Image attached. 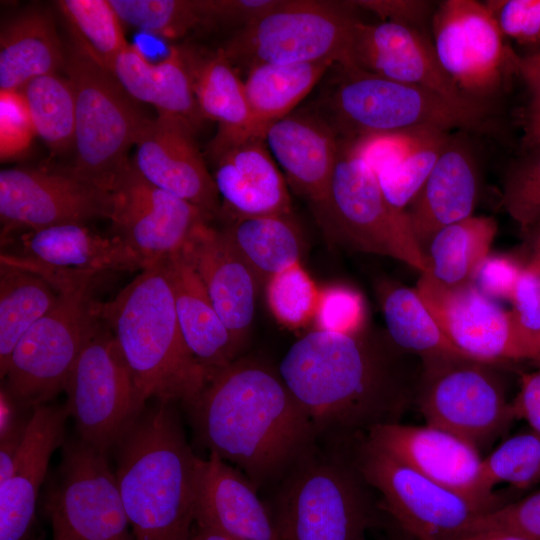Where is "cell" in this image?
<instances>
[{"label":"cell","instance_id":"1","mask_svg":"<svg viewBox=\"0 0 540 540\" xmlns=\"http://www.w3.org/2000/svg\"><path fill=\"white\" fill-rule=\"evenodd\" d=\"M198 439L258 489L283 477L318 434L278 371L251 359L215 370L186 405Z\"/></svg>","mask_w":540,"mask_h":540},{"label":"cell","instance_id":"2","mask_svg":"<svg viewBox=\"0 0 540 540\" xmlns=\"http://www.w3.org/2000/svg\"><path fill=\"white\" fill-rule=\"evenodd\" d=\"M391 347L363 334L315 329L295 341L278 373L317 434L355 437L399 422L412 397Z\"/></svg>","mask_w":540,"mask_h":540},{"label":"cell","instance_id":"3","mask_svg":"<svg viewBox=\"0 0 540 540\" xmlns=\"http://www.w3.org/2000/svg\"><path fill=\"white\" fill-rule=\"evenodd\" d=\"M116 447L115 477L134 540H189L202 458L173 404L146 405Z\"/></svg>","mask_w":540,"mask_h":540},{"label":"cell","instance_id":"4","mask_svg":"<svg viewBox=\"0 0 540 540\" xmlns=\"http://www.w3.org/2000/svg\"><path fill=\"white\" fill-rule=\"evenodd\" d=\"M96 308L147 403L186 406L197 397L212 373L185 344L163 261L141 270L113 299L97 302Z\"/></svg>","mask_w":540,"mask_h":540},{"label":"cell","instance_id":"5","mask_svg":"<svg viewBox=\"0 0 540 540\" xmlns=\"http://www.w3.org/2000/svg\"><path fill=\"white\" fill-rule=\"evenodd\" d=\"M315 444L283 476L275 519L282 540H365L371 497L352 451Z\"/></svg>","mask_w":540,"mask_h":540},{"label":"cell","instance_id":"6","mask_svg":"<svg viewBox=\"0 0 540 540\" xmlns=\"http://www.w3.org/2000/svg\"><path fill=\"white\" fill-rule=\"evenodd\" d=\"M338 67L343 77L319 113L340 137L420 129L480 131L488 126L482 105L464 107L424 87Z\"/></svg>","mask_w":540,"mask_h":540},{"label":"cell","instance_id":"7","mask_svg":"<svg viewBox=\"0 0 540 540\" xmlns=\"http://www.w3.org/2000/svg\"><path fill=\"white\" fill-rule=\"evenodd\" d=\"M75 94L77 177L112 193L131 164L128 152L148 119L111 71L76 44L66 62Z\"/></svg>","mask_w":540,"mask_h":540},{"label":"cell","instance_id":"8","mask_svg":"<svg viewBox=\"0 0 540 540\" xmlns=\"http://www.w3.org/2000/svg\"><path fill=\"white\" fill-rule=\"evenodd\" d=\"M94 276L62 284L54 307L18 341L2 380L22 404L35 408L64 391L68 377L99 318Z\"/></svg>","mask_w":540,"mask_h":540},{"label":"cell","instance_id":"9","mask_svg":"<svg viewBox=\"0 0 540 540\" xmlns=\"http://www.w3.org/2000/svg\"><path fill=\"white\" fill-rule=\"evenodd\" d=\"M345 6L344 2L282 0L239 28L220 50L236 70L322 61L347 67L357 19Z\"/></svg>","mask_w":540,"mask_h":540},{"label":"cell","instance_id":"10","mask_svg":"<svg viewBox=\"0 0 540 540\" xmlns=\"http://www.w3.org/2000/svg\"><path fill=\"white\" fill-rule=\"evenodd\" d=\"M321 214L330 230L351 247L402 261L421 274L426 271V256L406 211L389 204L375 173L349 138L340 137Z\"/></svg>","mask_w":540,"mask_h":540},{"label":"cell","instance_id":"11","mask_svg":"<svg viewBox=\"0 0 540 540\" xmlns=\"http://www.w3.org/2000/svg\"><path fill=\"white\" fill-rule=\"evenodd\" d=\"M421 360L415 393L426 424L450 431L479 449L503 435L514 418L495 364L464 356Z\"/></svg>","mask_w":540,"mask_h":540},{"label":"cell","instance_id":"12","mask_svg":"<svg viewBox=\"0 0 540 540\" xmlns=\"http://www.w3.org/2000/svg\"><path fill=\"white\" fill-rule=\"evenodd\" d=\"M64 391V405L79 439L105 454L118 445L147 405L118 344L100 319Z\"/></svg>","mask_w":540,"mask_h":540},{"label":"cell","instance_id":"13","mask_svg":"<svg viewBox=\"0 0 540 540\" xmlns=\"http://www.w3.org/2000/svg\"><path fill=\"white\" fill-rule=\"evenodd\" d=\"M353 447L362 477L382 495L385 509L415 540H445L488 513L375 446L366 436L358 435Z\"/></svg>","mask_w":540,"mask_h":540},{"label":"cell","instance_id":"14","mask_svg":"<svg viewBox=\"0 0 540 540\" xmlns=\"http://www.w3.org/2000/svg\"><path fill=\"white\" fill-rule=\"evenodd\" d=\"M112 193L69 169L10 168L0 172L1 240L63 224L110 219Z\"/></svg>","mask_w":540,"mask_h":540},{"label":"cell","instance_id":"15","mask_svg":"<svg viewBox=\"0 0 540 540\" xmlns=\"http://www.w3.org/2000/svg\"><path fill=\"white\" fill-rule=\"evenodd\" d=\"M47 512L74 540H134L107 454L80 439L64 444Z\"/></svg>","mask_w":540,"mask_h":540},{"label":"cell","instance_id":"16","mask_svg":"<svg viewBox=\"0 0 540 540\" xmlns=\"http://www.w3.org/2000/svg\"><path fill=\"white\" fill-rule=\"evenodd\" d=\"M112 235L144 263L145 268L179 254L207 215L192 203L154 186L132 161L112 192Z\"/></svg>","mask_w":540,"mask_h":540},{"label":"cell","instance_id":"17","mask_svg":"<svg viewBox=\"0 0 540 540\" xmlns=\"http://www.w3.org/2000/svg\"><path fill=\"white\" fill-rule=\"evenodd\" d=\"M366 438L427 478L463 495L488 512L510 502L486 486L480 449L450 431L428 424L414 426L395 422L371 428Z\"/></svg>","mask_w":540,"mask_h":540},{"label":"cell","instance_id":"18","mask_svg":"<svg viewBox=\"0 0 540 540\" xmlns=\"http://www.w3.org/2000/svg\"><path fill=\"white\" fill-rule=\"evenodd\" d=\"M434 49L449 77L469 97L494 90L507 46L492 12L474 0H447L433 18Z\"/></svg>","mask_w":540,"mask_h":540},{"label":"cell","instance_id":"19","mask_svg":"<svg viewBox=\"0 0 540 540\" xmlns=\"http://www.w3.org/2000/svg\"><path fill=\"white\" fill-rule=\"evenodd\" d=\"M415 288L445 336L468 358L495 365L531 360L514 327L511 311L474 283L444 289L419 279Z\"/></svg>","mask_w":540,"mask_h":540},{"label":"cell","instance_id":"20","mask_svg":"<svg viewBox=\"0 0 540 540\" xmlns=\"http://www.w3.org/2000/svg\"><path fill=\"white\" fill-rule=\"evenodd\" d=\"M0 263L34 272L97 276L109 271L143 270L142 260L114 235L86 224H63L1 240Z\"/></svg>","mask_w":540,"mask_h":540},{"label":"cell","instance_id":"21","mask_svg":"<svg viewBox=\"0 0 540 540\" xmlns=\"http://www.w3.org/2000/svg\"><path fill=\"white\" fill-rule=\"evenodd\" d=\"M347 67L430 89L464 107L481 105L449 77L434 46L413 26L391 21L367 24L356 20Z\"/></svg>","mask_w":540,"mask_h":540},{"label":"cell","instance_id":"22","mask_svg":"<svg viewBox=\"0 0 540 540\" xmlns=\"http://www.w3.org/2000/svg\"><path fill=\"white\" fill-rule=\"evenodd\" d=\"M193 132L173 117L158 114L148 118L136 138L132 163L148 182L192 203L209 217L218 210L219 194Z\"/></svg>","mask_w":540,"mask_h":540},{"label":"cell","instance_id":"23","mask_svg":"<svg viewBox=\"0 0 540 540\" xmlns=\"http://www.w3.org/2000/svg\"><path fill=\"white\" fill-rule=\"evenodd\" d=\"M209 150L216 189L234 219L290 214L286 183L265 139L212 142Z\"/></svg>","mask_w":540,"mask_h":540},{"label":"cell","instance_id":"24","mask_svg":"<svg viewBox=\"0 0 540 540\" xmlns=\"http://www.w3.org/2000/svg\"><path fill=\"white\" fill-rule=\"evenodd\" d=\"M65 405L35 407L9 477L0 483V540H28L39 490L53 452L63 443Z\"/></svg>","mask_w":540,"mask_h":540},{"label":"cell","instance_id":"25","mask_svg":"<svg viewBox=\"0 0 540 540\" xmlns=\"http://www.w3.org/2000/svg\"><path fill=\"white\" fill-rule=\"evenodd\" d=\"M194 523L234 540H282L253 483L212 453L200 462Z\"/></svg>","mask_w":540,"mask_h":540},{"label":"cell","instance_id":"26","mask_svg":"<svg viewBox=\"0 0 540 540\" xmlns=\"http://www.w3.org/2000/svg\"><path fill=\"white\" fill-rule=\"evenodd\" d=\"M202 281L207 294L239 349L255 315L259 283L222 231L202 226L180 252Z\"/></svg>","mask_w":540,"mask_h":540},{"label":"cell","instance_id":"27","mask_svg":"<svg viewBox=\"0 0 540 540\" xmlns=\"http://www.w3.org/2000/svg\"><path fill=\"white\" fill-rule=\"evenodd\" d=\"M264 139L291 186L321 213L337 158L336 130L319 112L291 113L272 123Z\"/></svg>","mask_w":540,"mask_h":540},{"label":"cell","instance_id":"28","mask_svg":"<svg viewBox=\"0 0 540 540\" xmlns=\"http://www.w3.org/2000/svg\"><path fill=\"white\" fill-rule=\"evenodd\" d=\"M475 158L465 138L451 136L406 214L424 251L443 227L472 216L478 197Z\"/></svg>","mask_w":540,"mask_h":540},{"label":"cell","instance_id":"29","mask_svg":"<svg viewBox=\"0 0 540 540\" xmlns=\"http://www.w3.org/2000/svg\"><path fill=\"white\" fill-rule=\"evenodd\" d=\"M110 71L134 100L153 105L158 114L176 118L192 131L205 120L184 50L172 48L165 58L152 63L138 46L128 44Z\"/></svg>","mask_w":540,"mask_h":540},{"label":"cell","instance_id":"30","mask_svg":"<svg viewBox=\"0 0 540 540\" xmlns=\"http://www.w3.org/2000/svg\"><path fill=\"white\" fill-rule=\"evenodd\" d=\"M163 264L179 327L193 357L211 373L236 360L240 349L190 263L179 253L163 260Z\"/></svg>","mask_w":540,"mask_h":540},{"label":"cell","instance_id":"31","mask_svg":"<svg viewBox=\"0 0 540 540\" xmlns=\"http://www.w3.org/2000/svg\"><path fill=\"white\" fill-rule=\"evenodd\" d=\"M194 93L204 119L219 124L212 142L228 144L263 138L249 107L244 81L221 50L204 57L185 51Z\"/></svg>","mask_w":540,"mask_h":540},{"label":"cell","instance_id":"32","mask_svg":"<svg viewBox=\"0 0 540 540\" xmlns=\"http://www.w3.org/2000/svg\"><path fill=\"white\" fill-rule=\"evenodd\" d=\"M52 20L32 11L9 21L0 36V90H21L65 63Z\"/></svg>","mask_w":540,"mask_h":540},{"label":"cell","instance_id":"33","mask_svg":"<svg viewBox=\"0 0 540 540\" xmlns=\"http://www.w3.org/2000/svg\"><path fill=\"white\" fill-rule=\"evenodd\" d=\"M496 232V220L488 216L472 215L443 227L427 245V269L420 279L444 289L473 283Z\"/></svg>","mask_w":540,"mask_h":540},{"label":"cell","instance_id":"34","mask_svg":"<svg viewBox=\"0 0 540 540\" xmlns=\"http://www.w3.org/2000/svg\"><path fill=\"white\" fill-rule=\"evenodd\" d=\"M222 232L259 285L300 263L301 236L289 214L234 219Z\"/></svg>","mask_w":540,"mask_h":540},{"label":"cell","instance_id":"35","mask_svg":"<svg viewBox=\"0 0 540 540\" xmlns=\"http://www.w3.org/2000/svg\"><path fill=\"white\" fill-rule=\"evenodd\" d=\"M333 66L329 61L260 64L247 71L245 93L263 137L272 123L292 113Z\"/></svg>","mask_w":540,"mask_h":540},{"label":"cell","instance_id":"36","mask_svg":"<svg viewBox=\"0 0 540 540\" xmlns=\"http://www.w3.org/2000/svg\"><path fill=\"white\" fill-rule=\"evenodd\" d=\"M0 375L22 336L57 303L60 292L41 275L0 263Z\"/></svg>","mask_w":540,"mask_h":540},{"label":"cell","instance_id":"37","mask_svg":"<svg viewBox=\"0 0 540 540\" xmlns=\"http://www.w3.org/2000/svg\"><path fill=\"white\" fill-rule=\"evenodd\" d=\"M380 294L388 336L399 350L421 359L467 357L445 336L416 288L385 285Z\"/></svg>","mask_w":540,"mask_h":540},{"label":"cell","instance_id":"38","mask_svg":"<svg viewBox=\"0 0 540 540\" xmlns=\"http://www.w3.org/2000/svg\"><path fill=\"white\" fill-rule=\"evenodd\" d=\"M21 91L36 135L53 151L74 148L76 104L70 80L51 73L32 79Z\"/></svg>","mask_w":540,"mask_h":540},{"label":"cell","instance_id":"39","mask_svg":"<svg viewBox=\"0 0 540 540\" xmlns=\"http://www.w3.org/2000/svg\"><path fill=\"white\" fill-rule=\"evenodd\" d=\"M58 6L73 30L76 44L110 71L129 44L110 0H62Z\"/></svg>","mask_w":540,"mask_h":540},{"label":"cell","instance_id":"40","mask_svg":"<svg viewBox=\"0 0 540 540\" xmlns=\"http://www.w3.org/2000/svg\"><path fill=\"white\" fill-rule=\"evenodd\" d=\"M450 138L448 132L427 130L400 161L375 174L390 205L401 211L406 210L424 185Z\"/></svg>","mask_w":540,"mask_h":540},{"label":"cell","instance_id":"41","mask_svg":"<svg viewBox=\"0 0 540 540\" xmlns=\"http://www.w3.org/2000/svg\"><path fill=\"white\" fill-rule=\"evenodd\" d=\"M122 22L166 38L209 26L202 0H110Z\"/></svg>","mask_w":540,"mask_h":540},{"label":"cell","instance_id":"42","mask_svg":"<svg viewBox=\"0 0 540 540\" xmlns=\"http://www.w3.org/2000/svg\"><path fill=\"white\" fill-rule=\"evenodd\" d=\"M483 476L490 490L501 483L517 490L540 484V435L529 429L506 438L483 458Z\"/></svg>","mask_w":540,"mask_h":540},{"label":"cell","instance_id":"43","mask_svg":"<svg viewBox=\"0 0 540 540\" xmlns=\"http://www.w3.org/2000/svg\"><path fill=\"white\" fill-rule=\"evenodd\" d=\"M265 285L268 307L280 324L298 329L314 320L320 290L300 263L276 274Z\"/></svg>","mask_w":540,"mask_h":540},{"label":"cell","instance_id":"44","mask_svg":"<svg viewBox=\"0 0 540 540\" xmlns=\"http://www.w3.org/2000/svg\"><path fill=\"white\" fill-rule=\"evenodd\" d=\"M501 205L522 231L540 226V143L530 147L508 171Z\"/></svg>","mask_w":540,"mask_h":540},{"label":"cell","instance_id":"45","mask_svg":"<svg viewBox=\"0 0 540 540\" xmlns=\"http://www.w3.org/2000/svg\"><path fill=\"white\" fill-rule=\"evenodd\" d=\"M365 304L354 289L333 285L320 290L314 321L319 330L356 335L363 331Z\"/></svg>","mask_w":540,"mask_h":540},{"label":"cell","instance_id":"46","mask_svg":"<svg viewBox=\"0 0 540 540\" xmlns=\"http://www.w3.org/2000/svg\"><path fill=\"white\" fill-rule=\"evenodd\" d=\"M512 319L519 338L534 362L540 360V274L524 266L511 300Z\"/></svg>","mask_w":540,"mask_h":540},{"label":"cell","instance_id":"47","mask_svg":"<svg viewBox=\"0 0 540 540\" xmlns=\"http://www.w3.org/2000/svg\"><path fill=\"white\" fill-rule=\"evenodd\" d=\"M499 530L540 540V488L475 518L463 531Z\"/></svg>","mask_w":540,"mask_h":540},{"label":"cell","instance_id":"48","mask_svg":"<svg viewBox=\"0 0 540 540\" xmlns=\"http://www.w3.org/2000/svg\"><path fill=\"white\" fill-rule=\"evenodd\" d=\"M36 131L21 90H0V158L8 161L23 155Z\"/></svg>","mask_w":540,"mask_h":540},{"label":"cell","instance_id":"49","mask_svg":"<svg viewBox=\"0 0 540 540\" xmlns=\"http://www.w3.org/2000/svg\"><path fill=\"white\" fill-rule=\"evenodd\" d=\"M503 35L522 45L540 43V0H504L486 4Z\"/></svg>","mask_w":540,"mask_h":540},{"label":"cell","instance_id":"50","mask_svg":"<svg viewBox=\"0 0 540 540\" xmlns=\"http://www.w3.org/2000/svg\"><path fill=\"white\" fill-rule=\"evenodd\" d=\"M523 268L510 256L489 254L479 266L473 283L494 300H511Z\"/></svg>","mask_w":540,"mask_h":540},{"label":"cell","instance_id":"51","mask_svg":"<svg viewBox=\"0 0 540 540\" xmlns=\"http://www.w3.org/2000/svg\"><path fill=\"white\" fill-rule=\"evenodd\" d=\"M209 26L216 23L242 28L276 8L282 0H202Z\"/></svg>","mask_w":540,"mask_h":540},{"label":"cell","instance_id":"52","mask_svg":"<svg viewBox=\"0 0 540 540\" xmlns=\"http://www.w3.org/2000/svg\"><path fill=\"white\" fill-rule=\"evenodd\" d=\"M506 63L522 78L528 90L526 134L540 121V51L519 56L507 46Z\"/></svg>","mask_w":540,"mask_h":540},{"label":"cell","instance_id":"53","mask_svg":"<svg viewBox=\"0 0 540 540\" xmlns=\"http://www.w3.org/2000/svg\"><path fill=\"white\" fill-rule=\"evenodd\" d=\"M537 368L522 374L519 390L511 401L514 419L526 421L530 429L540 435V360Z\"/></svg>","mask_w":540,"mask_h":540},{"label":"cell","instance_id":"54","mask_svg":"<svg viewBox=\"0 0 540 540\" xmlns=\"http://www.w3.org/2000/svg\"><path fill=\"white\" fill-rule=\"evenodd\" d=\"M352 6H358L378 15L383 21H391L413 26L427 11L428 4L424 1L410 0H362L350 1Z\"/></svg>","mask_w":540,"mask_h":540},{"label":"cell","instance_id":"55","mask_svg":"<svg viewBox=\"0 0 540 540\" xmlns=\"http://www.w3.org/2000/svg\"><path fill=\"white\" fill-rule=\"evenodd\" d=\"M445 540H525L517 535L499 530L464 531Z\"/></svg>","mask_w":540,"mask_h":540},{"label":"cell","instance_id":"56","mask_svg":"<svg viewBox=\"0 0 540 540\" xmlns=\"http://www.w3.org/2000/svg\"><path fill=\"white\" fill-rule=\"evenodd\" d=\"M189 540H234L227 535L201 526H197L192 530Z\"/></svg>","mask_w":540,"mask_h":540},{"label":"cell","instance_id":"57","mask_svg":"<svg viewBox=\"0 0 540 540\" xmlns=\"http://www.w3.org/2000/svg\"><path fill=\"white\" fill-rule=\"evenodd\" d=\"M53 529V540H74L64 526L55 518H50Z\"/></svg>","mask_w":540,"mask_h":540},{"label":"cell","instance_id":"58","mask_svg":"<svg viewBox=\"0 0 540 540\" xmlns=\"http://www.w3.org/2000/svg\"><path fill=\"white\" fill-rule=\"evenodd\" d=\"M524 142L528 148L540 143V121L525 134Z\"/></svg>","mask_w":540,"mask_h":540},{"label":"cell","instance_id":"59","mask_svg":"<svg viewBox=\"0 0 540 540\" xmlns=\"http://www.w3.org/2000/svg\"><path fill=\"white\" fill-rule=\"evenodd\" d=\"M536 272L540 274V240L534 238V251L528 262Z\"/></svg>","mask_w":540,"mask_h":540},{"label":"cell","instance_id":"60","mask_svg":"<svg viewBox=\"0 0 540 540\" xmlns=\"http://www.w3.org/2000/svg\"><path fill=\"white\" fill-rule=\"evenodd\" d=\"M530 232L533 234V237H534L535 239H539V240H540V226L537 227L536 229L530 231ZM530 232H528V233H530Z\"/></svg>","mask_w":540,"mask_h":540},{"label":"cell","instance_id":"61","mask_svg":"<svg viewBox=\"0 0 540 540\" xmlns=\"http://www.w3.org/2000/svg\"><path fill=\"white\" fill-rule=\"evenodd\" d=\"M415 540V539H414Z\"/></svg>","mask_w":540,"mask_h":540}]
</instances>
